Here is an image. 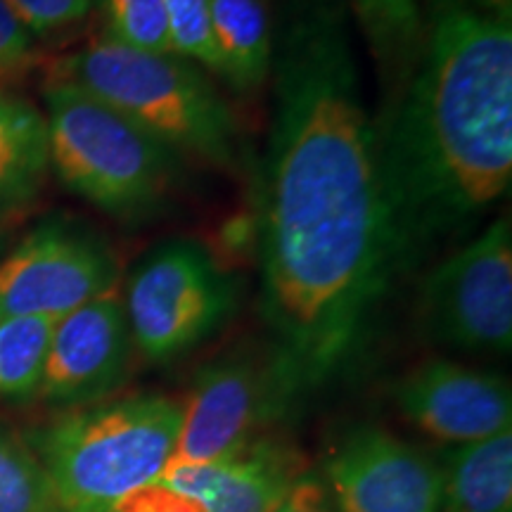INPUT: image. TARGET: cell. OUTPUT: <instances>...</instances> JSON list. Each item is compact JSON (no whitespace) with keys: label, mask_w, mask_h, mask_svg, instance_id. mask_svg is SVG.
<instances>
[{"label":"cell","mask_w":512,"mask_h":512,"mask_svg":"<svg viewBox=\"0 0 512 512\" xmlns=\"http://www.w3.org/2000/svg\"><path fill=\"white\" fill-rule=\"evenodd\" d=\"M181 403L128 396L91 403L31 432V448L64 512H112L121 498L152 484L174 456Z\"/></svg>","instance_id":"277c9868"},{"label":"cell","mask_w":512,"mask_h":512,"mask_svg":"<svg viewBox=\"0 0 512 512\" xmlns=\"http://www.w3.org/2000/svg\"><path fill=\"white\" fill-rule=\"evenodd\" d=\"M48 81L93 95L181 157L235 169L240 126L204 69L174 53H143L110 36L60 57Z\"/></svg>","instance_id":"3957f363"},{"label":"cell","mask_w":512,"mask_h":512,"mask_svg":"<svg viewBox=\"0 0 512 512\" xmlns=\"http://www.w3.org/2000/svg\"><path fill=\"white\" fill-rule=\"evenodd\" d=\"M294 399L273 363H214L192 382L181 403V430L174 456L183 463H211L238 456L254 444V434Z\"/></svg>","instance_id":"9c48e42d"},{"label":"cell","mask_w":512,"mask_h":512,"mask_svg":"<svg viewBox=\"0 0 512 512\" xmlns=\"http://www.w3.org/2000/svg\"><path fill=\"white\" fill-rule=\"evenodd\" d=\"M31 36H48L74 27L91 12L93 0H5Z\"/></svg>","instance_id":"7402d4cb"},{"label":"cell","mask_w":512,"mask_h":512,"mask_svg":"<svg viewBox=\"0 0 512 512\" xmlns=\"http://www.w3.org/2000/svg\"><path fill=\"white\" fill-rule=\"evenodd\" d=\"M48 169L46 114L0 88V214L34 200Z\"/></svg>","instance_id":"9a60e30c"},{"label":"cell","mask_w":512,"mask_h":512,"mask_svg":"<svg viewBox=\"0 0 512 512\" xmlns=\"http://www.w3.org/2000/svg\"><path fill=\"white\" fill-rule=\"evenodd\" d=\"M107 34L143 53H171L164 0H100Z\"/></svg>","instance_id":"ffe728a7"},{"label":"cell","mask_w":512,"mask_h":512,"mask_svg":"<svg viewBox=\"0 0 512 512\" xmlns=\"http://www.w3.org/2000/svg\"><path fill=\"white\" fill-rule=\"evenodd\" d=\"M36 38L0 0V83L17 79L34 64Z\"/></svg>","instance_id":"603a6c76"},{"label":"cell","mask_w":512,"mask_h":512,"mask_svg":"<svg viewBox=\"0 0 512 512\" xmlns=\"http://www.w3.org/2000/svg\"><path fill=\"white\" fill-rule=\"evenodd\" d=\"M325 484L342 512H439L441 467L373 425L339 441L325 460Z\"/></svg>","instance_id":"30bf717a"},{"label":"cell","mask_w":512,"mask_h":512,"mask_svg":"<svg viewBox=\"0 0 512 512\" xmlns=\"http://www.w3.org/2000/svg\"><path fill=\"white\" fill-rule=\"evenodd\" d=\"M302 470L292 451L254 441L238 456L211 463L169 458L155 482L195 498L207 512H271Z\"/></svg>","instance_id":"4fadbf2b"},{"label":"cell","mask_w":512,"mask_h":512,"mask_svg":"<svg viewBox=\"0 0 512 512\" xmlns=\"http://www.w3.org/2000/svg\"><path fill=\"white\" fill-rule=\"evenodd\" d=\"M112 512H207L195 498L152 482L128 494L114 505Z\"/></svg>","instance_id":"cb8c5ba5"},{"label":"cell","mask_w":512,"mask_h":512,"mask_svg":"<svg viewBox=\"0 0 512 512\" xmlns=\"http://www.w3.org/2000/svg\"><path fill=\"white\" fill-rule=\"evenodd\" d=\"M211 34L221 74L235 91L261 88L273 69L271 17L266 0H209Z\"/></svg>","instance_id":"2e32d148"},{"label":"cell","mask_w":512,"mask_h":512,"mask_svg":"<svg viewBox=\"0 0 512 512\" xmlns=\"http://www.w3.org/2000/svg\"><path fill=\"white\" fill-rule=\"evenodd\" d=\"M55 320L0 318V399H29L41 387Z\"/></svg>","instance_id":"e0dca14e"},{"label":"cell","mask_w":512,"mask_h":512,"mask_svg":"<svg viewBox=\"0 0 512 512\" xmlns=\"http://www.w3.org/2000/svg\"><path fill=\"white\" fill-rule=\"evenodd\" d=\"M439 512H512V432L458 444L441 467Z\"/></svg>","instance_id":"5bb4252c"},{"label":"cell","mask_w":512,"mask_h":512,"mask_svg":"<svg viewBox=\"0 0 512 512\" xmlns=\"http://www.w3.org/2000/svg\"><path fill=\"white\" fill-rule=\"evenodd\" d=\"M0 318H3V313H0Z\"/></svg>","instance_id":"4316f807"},{"label":"cell","mask_w":512,"mask_h":512,"mask_svg":"<svg viewBox=\"0 0 512 512\" xmlns=\"http://www.w3.org/2000/svg\"><path fill=\"white\" fill-rule=\"evenodd\" d=\"M394 399L403 418L448 444L496 437L512 422L508 382L444 358L413 368L396 384Z\"/></svg>","instance_id":"7c38bea8"},{"label":"cell","mask_w":512,"mask_h":512,"mask_svg":"<svg viewBox=\"0 0 512 512\" xmlns=\"http://www.w3.org/2000/svg\"><path fill=\"white\" fill-rule=\"evenodd\" d=\"M119 287L107 242L69 221L31 230L0 261V313L60 320Z\"/></svg>","instance_id":"ba28073f"},{"label":"cell","mask_w":512,"mask_h":512,"mask_svg":"<svg viewBox=\"0 0 512 512\" xmlns=\"http://www.w3.org/2000/svg\"><path fill=\"white\" fill-rule=\"evenodd\" d=\"M43 95L50 166L64 188L124 221L162 211L181 181V155L76 86L48 81Z\"/></svg>","instance_id":"5b68a950"},{"label":"cell","mask_w":512,"mask_h":512,"mask_svg":"<svg viewBox=\"0 0 512 512\" xmlns=\"http://www.w3.org/2000/svg\"><path fill=\"white\" fill-rule=\"evenodd\" d=\"M271 512H342L332 498L328 484L320 477L302 475Z\"/></svg>","instance_id":"d4e9b609"},{"label":"cell","mask_w":512,"mask_h":512,"mask_svg":"<svg viewBox=\"0 0 512 512\" xmlns=\"http://www.w3.org/2000/svg\"><path fill=\"white\" fill-rule=\"evenodd\" d=\"M418 320L427 342L508 354L512 344V226L501 216L425 275Z\"/></svg>","instance_id":"52a82bcc"},{"label":"cell","mask_w":512,"mask_h":512,"mask_svg":"<svg viewBox=\"0 0 512 512\" xmlns=\"http://www.w3.org/2000/svg\"><path fill=\"white\" fill-rule=\"evenodd\" d=\"M164 10L171 53L197 64L207 74H221L209 0H164Z\"/></svg>","instance_id":"44dd1931"},{"label":"cell","mask_w":512,"mask_h":512,"mask_svg":"<svg viewBox=\"0 0 512 512\" xmlns=\"http://www.w3.org/2000/svg\"><path fill=\"white\" fill-rule=\"evenodd\" d=\"M133 349L117 287L55 320L38 396L67 408L100 403L124 384Z\"/></svg>","instance_id":"8fae6325"},{"label":"cell","mask_w":512,"mask_h":512,"mask_svg":"<svg viewBox=\"0 0 512 512\" xmlns=\"http://www.w3.org/2000/svg\"><path fill=\"white\" fill-rule=\"evenodd\" d=\"M406 86L375 124L396 273L458 238L512 181V15L427 0Z\"/></svg>","instance_id":"7a4b0ae2"},{"label":"cell","mask_w":512,"mask_h":512,"mask_svg":"<svg viewBox=\"0 0 512 512\" xmlns=\"http://www.w3.org/2000/svg\"><path fill=\"white\" fill-rule=\"evenodd\" d=\"M53 512H64V510H60V508H55V510H53Z\"/></svg>","instance_id":"484cf974"},{"label":"cell","mask_w":512,"mask_h":512,"mask_svg":"<svg viewBox=\"0 0 512 512\" xmlns=\"http://www.w3.org/2000/svg\"><path fill=\"white\" fill-rule=\"evenodd\" d=\"M121 297L133 347L164 363L214 335L233 313L238 290L207 247L174 240L140 261Z\"/></svg>","instance_id":"8992f818"},{"label":"cell","mask_w":512,"mask_h":512,"mask_svg":"<svg viewBox=\"0 0 512 512\" xmlns=\"http://www.w3.org/2000/svg\"><path fill=\"white\" fill-rule=\"evenodd\" d=\"M53 489L31 448L0 427V512H53Z\"/></svg>","instance_id":"d6986e66"},{"label":"cell","mask_w":512,"mask_h":512,"mask_svg":"<svg viewBox=\"0 0 512 512\" xmlns=\"http://www.w3.org/2000/svg\"><path fill=\"white\" fill-rule=\"evenodd\" d=\"M356 15L384 72L406 74L422 36L418 0H356Z\"/></svg>","instance_id":"ac0fdd59"},{"label":"cell","mask_w":512,"mask_h":512,"mask_svg":"<svg viewBox=\"0 0 512 512\" xmlns=\"http://www.w3.org/2000/svg\"><path fill=\"white\" fill-rule=\"evenodd\" d=\"M273 107L259 197L261 287L271 361L297 396L349 354L396 261L375 121L332 15L287 31Z\"/></svg>","instance_id":"6da1fadb"}]
</instances>
